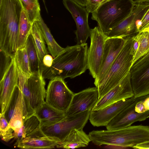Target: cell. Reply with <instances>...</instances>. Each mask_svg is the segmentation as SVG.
I'll return each mask as SVG.
<instances>
[{
    "mask_svg": "<svg viewBox=\"0 0 149 149\" xmlns=\"http://www.w3.org/2000/svg\"><path fill=\"white\" fill-rule=\"evenodd\" d=\"M91 111L88 110L77 114L66 116L55 124L40 127L41 130L46 136L56 139L61 143L73 129H83L89 119Z\"/></svg>",
    "mask_w": 149,
    "mask_h": 149,
    "instance_id": "52a82bcc",
    "label": "cell"
},
{
    "mask_svg": "<svg viewBox=\"0 0 149 149\" xmlns=\"http://www.w3.org/2000/svg\"><path fill=\"white\" fill-rule=\"evenodd\" d=\"M17 68L14 57L0 81L1 113H4L16 86L18 85Z\"/></svg>",
    "mask_w": 149,
    "mask_h": 149,
    "instance_id": "2e32d148",
    "label": "cell"
},
{
    "mask_svg": "<svg viewBox=\"0 0 149 149\" xmlns=\"http://www.w3.org/2000/svg\"><path fill=\"white\" fill-rule=\"evenodd\" d=\"M140 40V35L139 32L132 37V43L131 50V53L133 55L134 57L138 49L139 46Z\"/></svg>",
    "mask_w": 149,
    "mask_h": 149,
    "instance_id": "8d00e7d4",
    "label": "cell"
},
{
    "mask_svg": "<svg viewBox=\"0 0 149 149\" xmlns=\"http://www.w3.org/2000/svg\"><path fill=\"white\" fill-rule=\"evenodd\" d=\"M149 66V52L142 56L132 65L130 73H133L141 70Z\"/></svg>",
    "mask_w": 149,
    "mask_h": 149,
    "instance_id": "d6a6232c",
    "label": "cell"
},
{
    "mask_svg": "<svg viewBox=\"0 0 149 149\" xmlns=\"http://www.w3.org/2000/svg\"><path fill=\"white\" fill-rule=\"evenodd\" d=\"M91 44L88 52V69L94 79L98 75L104 50V42L107 36L97 26L91 29Z\"/></svg>",
    "mask_w": 149,
    "mask_h": 149,
    "instance_id": "30bf717a",
    "label": "cell"
},
{
    "mask_svg": "<svg viewBox=\"0 0 149 149\" xmlns=\"http://www.w3.org/2000/svg\"><path fill=\"white\" fill-rule=\"evenodd\" d=\"M25 47L28 56L32 74H42L43 67L38 58L34 42L31 33L27 40Z\"/></svg>",
    "mask_w": 149,
    "mask_h": 149,
    "instance_id": "7402d4cb",
    "label": "cell"
},
{
    "mask_svg": "<svg viewBox=\"0 0 149 149\" xmlns=\"http://www.w3.org/2000/svg\"><path fill=\"white\" fill-rule=\"evenodd\" d=\"M98 99L96 87L88 88L74 94L70 104L65 112L66 116L91 110Z\"/></svg>",
    "mask_w": 149,
    "mask_h": 149,
    "instance_id": "e0dca14e",
    "label": "cell"
},
{
    "mask_svg": "<svg viewBox=\"0 0 149 149\" xmlns=\"http://www.w3.org/2000/svg\"><path fill=\"white\" fill-rule=\"evenodd\" d=\"M18 85L21 92L24 122L45 101V82L42 74H25L17 68Z\"/></svg>",
    "mask_w": 149,
    "mask_h": 149,
    "instance_id": "277c9868",
    "label": "cell"
},
{
    "mask_svg": "<svg viewBox=\"0 0 149 149\" xmlns=\"http://www.w3.org/2000/svg\"><path fill=\"white\" fill-rule=\"evenodd\" d=\"M149 8V2H136L130 15L106 35L108 37L126 38L139 32L141 20Z\"/></svg>",
    "mask_w": 149,
    "mask_h": 149,
    "instance_id": "ba28073f",
    "label": "cell"
},
{
    "mask_svg": "<svg viewBox=\"0 0 149 149\" xmlns=\"http://www.w3.org/2000/svg\"><path fill=\"white\" fill-rule=\"evenodd\" d=\"M131 74V82L134 97L149 95V66L140 71Z\"/></svg>",
    "mask_w": 149,
    "mask_h": 149,
    "instance_id": "ffe728a7",
    "label": "cell"
},
{
    "mask_svg": "<svg viewBox=\"0 0 149 149\" xmlns=\"http://www.w3.org/2000/svg\"><path fill=\"white\" fill-rule=\"evenodd\" d=\"M20 90L18 85L15 87L10 100L4 114L9 123L15 108Z\"/></svg>",
    "mask_w": 149,
    "mask_h": 149,
    "instance_id": "1f68e13d",
    "label": "cell"
},
{
    "mask_svg": "<svg viewBox=\"0 0 149 149\" xmlns=\"http://www.w3.org/2000/svg\"><path fill=\"white\" fill-rule=\"evenodd\" d=\"M64 80L58 77L51 80L46 91L45 102L54 108L65 112L74 94Z\"/></svg>",
    "mask_w": 149,
    "mask_h": 149,
    "instance_id": "9c48e42d",
    "label": "cell"
},
{
    "mask_svg": "<svg viewBox=\"0 0 149 149\" xmlns=\"http://www.w3.org/2000/svg\"><path fill=\"white\" fill-rule=\"evenodd\" d=\"M110 0H86L85 8L89 13H92L102 4Z\"/></svg>",
    "mask_w": 149,
    "mask_h": 149,
    "instance_id": "e575fe53",
    "label": "cell"
},
{
    "mask_svg": "<svg viewBox=\"0 0 149 149\" xmlns=\"http://www.w3.org/2000/svg\"><path fill=\"white\" fill-rule=\"evenodd\" d=\"M81 6L85 7L86 3V0H73Z\"/></svg>",
    "mask_w": 149,
    "mask_h": 149,
    "instance_id": "b9f144b4",
    "label": "cell"
},
{
    "mask_svg": "<svg viewBox=\"0 0 149 149\" xmlns=\"http://www.w3.org/2000/svg\"><path fill=\"white\" fill-rule=\"evenodd\" d=\"M133 148L139 149H149V140L139 143L135 146Z\"/></svg>",
    "mask_w": 149,
    "mask_h": 149,
    "instance_id": "ab89813d",
    "label": "cell"
},
{
    "mask_svg": "<svg viewBox=\"0 0 149 149\" xmlns=\"http://www.w3.org/2000/svg\"><path fill=\"white\" fill-rule=\"evenodd\" d=\"M139 32L149 31V8L146 12L143 17Z\"/></svg>",
    "mask_w": 149,
    "mask_h": 149,
    "instance_id": "d590c367",
    "label": "cell"
},
{
    "mask_svg": "<svg viewBox=\"0 0 149 149\" xmlns=\"http://www.w3.org/2000/svg\"><path fill=\"white\" fill-rule=\"evenodd\" d=\"M53 60L51 55L48 54L45 56L43 60V69L45 68L51 67L52 65Z\"/></svg>",
    "mask_w": 149,
    "mask_h": 149,
    "instance_id": "74e56055",
    "label": "cell"
},
{
    "mask_svg": "<svg viewBox=\"0 0 149 149\" xmlns=\"http://www.w3.org/2000/svg\"><path fill=\"white\" fill-rule=\"evenodd\" d=\"M30 22L33 24L39 21L41 17L38 0H20Z\"/></svg>",
    "mask_w": 149,
    "mask_h": 149,
    "instance_id": "83f0119b",
    "label": "cell"
},
{
    "mask_svg": "<svg viewBox=\"0 0 149 149\" xmlns=\"http://www.w3.org/2000/svg\"><path fill=\"white\" fill-rule=\"evenodd\" d=\"M0 51V80L2 78L5 72L9 67L14 57L7 55L2 51Z\"/></svg>",
    "mask_w": 149,
    "mask_h": 149,
    "instance_id": "836d02e7",
    "label": "cell"
},
{
    "mask_svg": "<svg viewBox=\"0 0 149 149\" xmlns=\"http://www.w3.org/2000/svg\"><path fill=\"white\" fill-rule=\"evenodd\" d=\"M130 77V71L120 83L97 100L92 110L100 109L123 100L133 97Z\"/></svg>",
    "mask_w": 149,
    "mask_h": 149,
    "instance_id": "9a60e30c",
    "label": "cell"
},
{
    "mask_svg": "<svg viewBox=\"0 0 149 149\" xmlns=\"http://www.w3.org/2000/svg\"><path fill=\"white\" fill-rule=\"evenodd\" d=\"M33 115L38 119L40 127L55 124L66 116L65 112L54 108L45 101L36 110Z\"/></svg>",
    "mask_w": 149,
    "mask_h": 149,
    "instance_id": "d6986e66",
    "label": "cell"
},
{
    "mask_svg": "<svg viewBox=\"0 0 149 149\" xmlns=\"http://www.w3.org/2000/svg\"><path fill=\"white\" fill-rule=\"evenodd\" d=\"M136 2H149V0H135Z\"/></svg>",
    "mask_w": 149,
    "mask_h": 149,
    "instance_id": "7bdbcfd3",
    "label": "cell"
},
{
    "mask_svg": "<svg viewBox=\"0 0 149 149\" xmlns=\"http://www.w3.org/2000/svg\"><path fill=\"white\" fill-rule=\"evenodd\" d=\"M14 58L18 68L26 74L30 75L32 74L28 56L25 47L17 49Z\"/></svg>",
    "mask_w": 149,
    "mask_h": 149,
    "instance_id": "f1b7e54d",
    "label": "cell"
},
{
    "mask_svg": "<svg viewBox=\"0 0 149 149\" xmlns=\"http://www.w3.org/2000/svg\"><path fill=\"white\" fill-rule=\"evenodd\" d=\"M0 135L3 141L8 142L14 138L13 130L9 127V123L6 119L4 114L0 113Z\"/></svg>",
    "mask_w": 149,
    "mask_h": 149,
    "instance_id": "4dcf8cb0",
    "label": "cell"
},
{
    "mask_svg": "<svg viewBox=\"0 0 149 149\" xmlns=\"http://www.w3.org/2000/svg\"><path fill=\"white\" fill-rule=\"evenodd\" d=\"M87 44L67 46L54 58L51 66L44 68V79L74 78L88 69Z\"/></svg>",
    "mask_w": 149,
    "mask_h": 149,
    "instance_id": "6da1fadb",
    "label": "cell"
},
{
    "mask_svg": "<svg viewBox=\"0 0 149 149\" xmlns=\"http://www.w3.org/2000/svg\"><path fill=\"white\" fill-rule=\"evenodd\" d=\"M147 96L136 98L134 102L122 110L106 126L107 130L123 128L131 125L135 122L144 121L149 118V111L139 113L135 110L137 103L144 100Z\"/></svg>",
    "mask_w": 149,
    "mask_h": 149,
    "instance_id": "4fadbf2b",
    "label": "cell"
},
{
    "mask_svg": "<svg viewBox=\"0 0 149 149\" xmlns=\"http://www.w3.org/2000/svg\"><path fill=\"white\" fill-rule=\"evenodd\" d=\"M23 8L20 0H0V50L12 57L17 49L19 24Z\"/></svg>",
    "mask_w": 149,
    "mask_h": 149,
    "instance_id": "7a4b0ae2",
    "label": "cell"
},
{
    "mask_svg": "<svg viewBox=\"0 0 149 149\" xmlns=\"http://www.w3.org/2000/svg\"><path fill=\"white\" fill-rule=\"evenodd\" d=\"M135 3L133 0H110L92 13L91 19L106 34L129 16Z\"/></svg>",
    "mask_w": 149,
    "mask_h": 149,
    "instance_id": "8992f818",
    "label": "cell"
},
{
    "mask_svg": "<svg viewBox=\"0 0 149 149\" xmlns=\"http://www.w3.org/2000/svg\"><path fill=\"white\" fill-rule=\"evenodd\" d=\"M132 37L126 38L123 49L107 73L95 86L98 90V100L118 85L130 72L134 58L131 53Z\"/></svg>",
    "mask_w": 149,
    "mask_h": 149,
    "instance_id": "5b68a950",
    "label": "cell"
},
{
    "mask_svg": "<svg viewBox=\"0 0 149 149\" xmlns=\"http://www.w3.org/2000/svg\"><path fill=\"white\" fill-rule=\"evenodd\" d=\"M143 102L145 107L147 111H149V95H148Z\"/></svg>",
    "mask_w": 149,
    "mask_h": 149,
    "instance_id": "60d3db41",
    "label": "cell"
},
{
    "mask_svg": "<svg viewBox=\"0 0 149 149\" xmlns=\"http://www.w3.org/2000/svg\"><path fill=\"white\" fill-rule=\"evenodd\" d=\"M32 25L29 20L23 7L19 24L17 49L25 47L27 38L31 34Z\"/></svg>",
    "mask_w": 149,
    "mask_h": 149,
    "instance_id": "d4e9b609",
    "label": "cell"
},
{
    "mask_svg": "<svg viewBox=\"0 0 149 149\" xmlns=\"http://www.w3.org/2000/svg\"><path fill=\"white\" fill-rule=\"evenodd\" d=\"M91 140L88 136L82 130L74 129L70 132L62 142L56 146L57 148L74 149L87 146Z\"/></svg>",
    "mask_w": 149,
    "mask_h": 149,
    "instance_id": "44dd1931",
    "label": "cell"
},
{
    "mask_svg": "<svg viewBox=\"0 0 149 149\" xmlns=\"http://www.w3.org/2000/svg\"></svg>",
    "mask_w": 149,
    "mask_h": 149,
    "instance_id": "f6af8a7d",
    "label": "cell"
},
{
    "mask_svg": "<svg viewBox=\"0 0 149 149\" xmlns=\"http://www.w3.org/2000/svg\"><path fill=\"white\" fill-rule=\"evenodd\" d=\"M60 143L56 139L44 135L40 127L15 144V146L23 149H51L56 147Z\"/></svg>",
    "mask_w": 149,
    "mask_h": 149,
    "instance_id": "ac0fdd59",
    "label": "cell"
},
{
    "mask_svg": "<svg viewBox=\"0 0 149 149\" xmlns=\"http://www.w3.org/2000/svg\"><path fill=\"white\" fill-rule=\"evenodd\" d=\"M24 123V114L22 95L20 90L15 108L9 123V127L14 131V136L18 133Z\"/></svg>",
    "mask_w": 149,
    "mask_h": 149,
    "instance_id": "484cf974",
    "label": "cell"
},
{
    "mask_svg": "<svg viewBox=\"0 0 149 149\" xmlns=\"http://www.w3.org/2000/svg\"><path fill=\"white\" fill-rule=\"evenodd\" d=\"M31 33L33 39L39 61L43 68V59L45 56L48 54V52L37 21L35 22L33 24Z\"/></svg>",
    "mask_w": 149,
    "mask_h": 149,
    "instance_id": "cb8c5ba5",
    "label": "cell"
},
{
    "mask_svg": "<svg viewBox=\"0 0 149 149\" xmlns=\"http://www.w3.org/2000/svg\"><path fill=\"white\" fill-rule=\"evenodd\" d=\"M144 100L139 101L136 104L135 106V110L137 112L141 113L148 111L145 107L143 102Z\"/></svg>",
    "mask_w": 149,
    "mask_h": 149,
    "instance_id": "f35d334b",
    "label": "cell"
},
{
    "mask_svg": "<svg viewBox=\"0 0 149 149\" xmlns=\"http://www.w3.org/2000/svg\"><path fill=\"white\" fill-rule=\"evenodd\" d=\"M134 96L113 103L102 109L91 110L89 120L94 126H106L125 108L136 100Z\"/></svg>",
    "mask_w": 149,
    "mask_h": 149,
    "instance_id": "5bb4252c",
    "label": "cell"
},
{
    "mask_svg": "<svg viewBox=\"0 0 149 149\" xmlns=\"http://www.w3.org/2000/svg\"><path fill=\"white\" fill-rule=\"evenodd\" d=\"M88 135L91 141L97 146L106 145L133 148L149 140V126L131 125L115 130H93Z\"/></svg>",
    "mask_w": 149,
    "mask_h": 149,
    "instance_id": "3957f363",
    "label": "cell"
},
{
    "mask_svg": "<svg viewBox=\"0 0 149 149\" xmlns=\"http://www.w3.org/2000/svg\"><path fill=\"white\" fill-rule=\"evenodd\" d=\"M39 121L37 117L33 115L28 118L15 136L14 139L18 142L40 127Z\"/></svg>",
    "mask_w": 149,
    "mask_h": 149,
    "instance_id": "4316f807",
    "label": "cell"
},
{
    "mask_svg": "<svg viewBox=\"0 0 149 149\" xmlns=\"http://www.w3.org/2000/svg\"><path fill=\"white\" fill-rule=\"evenodd\" d=\"M126 38L107 37L105 40L102 63L98 76L95 79L96 85L107 74L113 63L123 49Z\"/></svg>",
    "mask_w": 149,
    "mask_h": 149,
    "instance_id": "7c38bea8",
    "label": "cell"
},
{
    "mask_svg": "<svg viewBox=\"0 0 149 149\" xmlns=\"http://www.w3.org/2000/svg\"><path fill=\"white\" fill-rule=\"evenodd\" d=\"M42 0L43 3H44V5H45V8H46V9L47 10V8H46V6L45 5V0Z\"/></svg>",
    "mask_w": 149,
    "mask_h": 149,
    "instance_id": "ee69618b",
    "label": "cell"
},
{
    "mask_svg": "<svg viewBox=\"0 0 149 149\" xmlns=\"http://www.w3.org/2000/svg\"><path fill=\"white\" fill-rule=\"evenodd\" d=\"M37 21L45 41L47 45L49 53L54 58L64 48L61 47L55 40L49 29L44 22L41 16L40 20Z\"/></svg>",
    "mask_w": 149,
    "mask_h": 149,
    "instance_id": "603a6c76",
    "label": "cell"
},
{
    "mask_svg": "<svg viewBox=\"0 0 149 149\" xmlns=\"http://www.w3.org/2000/svg\"><path fill=\"white\" fill-rule=\"evenodd\" d=\"M139 33L140 35L139 46L134 57L132 65L139 58L149 52V31H142Z\"/></svg>",
    "mask_w": 149,
    "mask_h": 149,
    "instance_id": "f546056e",
    "label": "cell"
},
{
    "mask_svg": "<svg viewBox=\"0 0 149 149\" xmlns=\"http://www.w3.org/2000/svg\"><path fill=\"white\" fill-rule=\"evenodd\" d=\"M63 1L65 7L72 15L76 24L77 30L75 33L77 44L85 43L90 35L91 29L88 22L89 13L85 7L73 0H63Z\"/></svg>",
    "mask_w": 149,
    "mask_h": 149,
    "instance_id": "8fae6325",
    "label": "cell"
}]
</instances>
